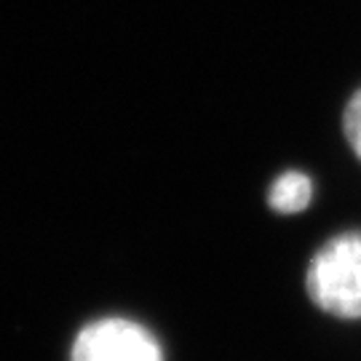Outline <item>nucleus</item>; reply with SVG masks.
<instances>
[{
  "label": "nucleus",
  "instance_id": "1",
  "mask_svg": "<svg viewBox=\"0 0 361 361\" xmlns=\"http://www.w3.org/2000/svg\"><path fill=\"white\" fill-rule=\"evenodd\" d=\"M305 289L319 310L361 322V231L337 233L310 257Z\"/></svg>",
  "mask_w": 361,
  "mask_h": 361
},
{
  "label": "nucleus",
  "instance_id": "2",
  "mask_svg": "<svg viewBox=\"0 0 361 361\" xmlns=\"http://www.w3.org/2000/svg\"><path fill=\"white\" fill-rule=\"evenodd\" d=\"M70 361H166L150 326L126 316H102L78 329Z\"/></svg>",
  "mask_w": 361,
  "mask_h": 361
},
{
  "label": "nucleus",
  "instance_id": "3",
  "mask_svg": "<svg viewBox=\"0 0 361 361\" xmlns=\"http://www.w3.org/2000/svg\"><path fill=\"white\" fill-rule=\"evenodd\" d=\"M310 201H313V180L305 171L289 169L271 182L268 207L279 214H300L310 207Z\"/></svg>",
  "mask_w": 361,
  "mask_h": 361
},
{
  "label": "nucleus",
  "instance_id": "4",
  "mask_svg": "<svg viewBox=\"0 0 361 361\" xmlns=\"http://www.w3.org/2000/svg\"><path fill=\"white\" fill-rule=\"evenodd\" d=\"M343 134L348 140L350 150L361 161V86L353 91V97H350L345 110H343Z\"/></svg>",
  "mask_w": 361,
  "mask_h": 361
}]
</instances>
